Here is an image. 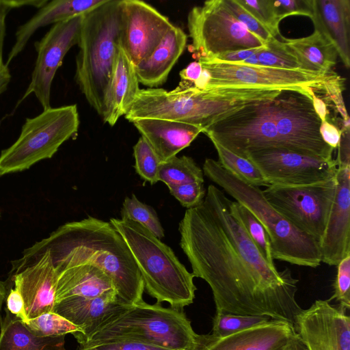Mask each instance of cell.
<instances>
[{"label": "cell", "mask_w": 350, "mask_h": 350, "mask_svg": "<svg viewBox=\"0 0 350 350\" xmlns=\"http://www.w3.org/2000/svg\"><path fill=\"white\" fill-rule=\"evenodd\" d=\"M178 230L192 273L210 286L216 312L267 317L295 327L303 310L296 300L299 280L288 267L279 271L265 259L236 201L209 185L202 203L185 211Z\"/></svg>", "instance_id": "obj_1"}, {"label": "cell", "mask_w": 350, "mask_h": 350, "mask_svg": "<svg viewBox=\"0 0 350 350\" xmlns=\"http://www.w3.org/2000/svg\"><path fill=\"white\" fill-rule=\"evenodd\" d=\"M49 250L55 265L91 264L111 279L117 297L128 306L143 301L144 283L121 234L110 222L88 217L59 227L27 249L23 257Z\"/></svg>", "instance_id": "obj_2"}, {"label": "cell", "mask_w": 350, "mask_h": 350, "mask_svg": "<svg viewBox=\"0 0 350 350\" xmlns=\"http://www.w3.org/2000/svg\"><path fill=\"white\" fill-rule=\"evenodd\" d=\"M280 90L221 88L210 90L140 89L129 112L131 122L153 118L183 122L202 131L251 103L270 100Z\"/></svg>", "instance_id": "obj_3"}, {"label": "cell", "mask_w": 350, "mask_h": 350, "mask_svg": "<svg viewBox=\"0 0 350 350\" xmlns=\"http://www.w3.org/2000/svg\"><path fill=\"white\" fill-rule=\"evenodd\" d=\"M202 171L261 223L269 236L273 259L312 268L321 264L319 242L273 208L259 187L244 182L213 159H205Z\"/></svg>", "instance_id": "obj_4"}, {"label": "cell", "mask_w": 350, "mask_h": 350, "mask_svg": "<svg viewBox=\"0 0 350 350\" xmlns=\"http://www.w3.org/2000/svg\"><path fill=\"white\" fill-rule=\"evenodd\" d=\"M109 222L128 245L141 274L144 290L157 303L181 310L193 302L194 276L172 250L139 224L111 218Z\"/></svg>", "instance_id": "obj_5"}, {"label": "cell", "mask_w": 350, "mask_h": 350, "mask_svg": "<svg viewBox=\"0 0 350 350\" xmlns=\"http://www.w3.org/2000/svg\"><path fill=\"white\" fill-rule=\"evenodd\" d=\"M120 1L106 0L82 15L77 44L75 79L100 116L120 47Z\"/></svg>", "instance_id": "obj_6"}, {"label": "cell", "mask_w": 350, "mask_h": 350, "mask_svg": "<svg viewBox=\"0 0 350 350\" xmlns=\"http://www.w3.org/2000/svg\"><path fill=\"white\" fill-rule=\"evenodd\" d=\"M198 336L181 310L142 301L127 306L112 315L78 343L120 337L171 350H191L196 344Z\"/></svg>", "instance_id": "obj_7"}, {"label": "cell", "mask_w": 350, "mask_h": 350, "mask_svg": "<svg viewBox=\"0 0 350 350\" xmlns=\"http://www.w3.org/2000/svg\"><path fill=\"white\" fill-rule=\"evenodd\" d=\"M79 117L76 105L49 107L26 118L18 139L0 154V176L29 169L51 159L67 140L77 135Z\"/></svg>", "instance_id": "obj_8"}, {"label": "cell", "mask_w": 350, "mask_h": 350, "mask_svg": "<svg viewBox=\"0 0 350 350\" xmlns=\"http://www.w3.org/2000/svg\"><path fill=\"white\" fill-rule=\"evenodd\" d=\"M202 72L190 89L210 90L221 88L269 90L318 88L336 72L327 74L252 65L214 62L199 58ZM189 90V89H188Z\"/></svg>", "instance_id": "obj_9"}, {"label": "cell", "mask_w": 350, "mask_h": 350, "mask_svg": "<svg viewBox=\"0 0 350 350\" xmlns=\"http://www.w3.org/2000/svg\"><path fill=\"white\" fill-rule=\"evenodd\" d=\"M187 27L191 51L198 59L266 46L231 14L222 0L206 1L193 7L187 16Z\"/></svg>", "instance_id": "obj_10"}, {"label": "cell", "mask_w": 350, "mask_h": 350, "mask_svg": "<svg viewBox=\"0 0 350 350\" xmlns=\"http://www.w3.org/2000/svg\"><path fill=\"white\" fill-rule=\"evenodd\" d=\"M336 188L335 176L303 185H269L262 190L271 205L319 243L325 229Z\"/></svg>", "instance_id": "obj_11"}, {"label": "cell", "mask_w": 350, "mask_h": 350, "mask_svg": "<svg viewBox=\"0 0 350 350\" xmlns=\"http://www.w3.org/2000/svg\"><path fill=\"white\" fill-rule=\"evenodd\" d=\"M246 159L260 170L269 185H303L335 176L334 159L310 156L284 148H267L249 153Z\"/></svg>", "instance_id": "obj_12"}, {"label": "cell", "mask_w": 350, "mask_h": 350, "mask_svg": "<svg viewBox=\"0 0 350 350\" xmlns=\"http://www.w3.org/2000/svg\"><path fill=\"white\" fill-rule=\"evenodd\" d=\"M82 15L52 25L34 46L37 53L31 80L16 107L34 94L42 107H51V85L68 51L79 42Z\"/></svg>", "instance_id": "obj_13"}, {"label": "cell", "mask_w": 350, "mask_h": 350, "mask_svg": "<svg viewBox=\"0 0 350 350\" xmlns=\"http://www.w3.org/2000/svg\"><path fill=\"white\" fill-rule=\"evenodd\" d=\"M173 25L144 1H120V45L135 66L150 55Z\"/></svg>", "instance_id": "obj_14"}, {"label": "cell", "mask_w": 350, "mask_h": 350, "mask_svg": "<svg viewBox=\"0 0 350 350\" xmlns=\"http://www.w3.org/2000/svg\"><path fill=\"white\" fill-rule=\"evenodd\" d=\"M295 329L308 350H350V318L347 310L315 300L297 317Z\"/></svg>", "instance_id": "obj_15"}, {"label": "cell", "mask_w": 350, "mask_h": 350, "mask_svg": "<svg viewBox=\"0 0 350 350\" xmlns=\"http://www.w3.org/2000/svg\"><path fill=\"white\" fill-rule=\"evenodd\" d=\"M12 271L14 288L23 299L27 320L53 312L58 275L49 250L22 257Z\"/></svg>", "instance_id": "obj_16"}, {"label": "cell", "mask_w": 350, "mask_h": 350, "mask_svg": "<svg viewBox=\"0 0 350 350\" xmlns=\"http://www.w3.org/2000/svg\"><path fill=\"white\" fill-rule=\"evenodd\" d=\"M336 178L334 199L319 243L321 262L329 265L350 255V166L338 167Z\"/></svg>", "instance_id": "obj_17"}, {"label": "cell", "mask_w": 350, "mask_h": 350, "mask_svg": "<svg viewBox=\"0 0 350 350\" xmlns=\"http://www.w3.org/2000/svg\"><path fill=\"white\" fill-rule=\"evenodd\" d=\"M296 333L291 323L271 321L228 336H198L191 350H282Z\"/></svg>", "instance_id": "obj_18"}, {"label": "cell", "mask_w": 350, "mask_h": 350, "mask_svg": "<svg viewBox=\"0 0 350 350\" xmlns=\"http://www.w3.org/2000/svg\"><path fill=\"white\" fill-rule=\"evenodd\" d=\"M127 306L119 301L116 293H111L96 297L66 299L55 303L53 312L79 327L80 332L72 334L79 342Z\"/></svg>", "instance_id": "obj_19"}, {"label": "cell", "mask_w": 350, "mask_h": 350, "mask_svg": "<svg viewBox=\"0 0 350 350\" xmlns=\"http://www.w3.org/2000/svg\"><path fill=\"white\" fill-rule=\"evenodd\" d=\"M106 0H53L40 8L15 33V41L8 53L6 64L16 57L25 48L36 31L45 26L55 25L83 15Z\"/></svg>", "instance_id": "obj_20"}, {"label": "cell", "mask_w": 350, "mask_h": 350, "mask_svg": "<svg viewBox=\"0 0 350 350\" xmlns=\"http://www.w3.org/2000/svg\"><path fill=\"white\" fill-rule=\"evenodd\" d=\"M139 83L135 65L120 45L103 100L101 117L105 123L113 126L129 112L140 90Z\"/></svg>", "instance_id": "obj_21"}, {"label": "cell", "mask_w": 350, "mask_h": 350, "mask_svg": "<svg viewBox=\"0 0 350 350\" xmlns=\"http://www.w3.org/2000/svg\"><path fill=\"white\" fill-rule=\"evenodd\" d=\"M54 266L58 275L55 303L116 293L111 279L97 266L87 263Z\"/></svg>", "instance_id": "obj_22"}, {"label": "cell", "mask_w": 350, "mask_h": 350, "mask_svg": "<svg viewBox=\"0 0 350 350\" xmlns=\"http://www.w3.org/2000/svg\"><path fill=\"white\" fill-rule=\"evenodd\" d=\"M133 123L161 161L176 156L202 133L197 126L168 120L146 118Z\"/></svg>", "instance_id": "obj_23"}, {"label": "cell", "mask_w": 350, "mask_h": 350, "mask_svg": "<svg viewBox=\"0 0 350 350\" xmlns=\"http://www.w3.org/2000/svg\"><path fill=\"white\" fill-rule=\"evenodd\" d=\"M310 18L314 29L335 47L338 56L347 68L350 67V1L312 0Z\"/></svg>", "instance_id": "obj_24"}, {"label": "cell", "mask_w": 350, "mask_h": 350, "mask_svg": "<svg viewBox=\"0 0 350 350\" xmlns=\"http://www.w3.org/2000/svg\"><path fill=\"white\" fill-rule=\"evenodd\" d=\"M187 40L185 32L173 25L150 55L135 66L139 83L150 88L163 85L183 53Z\"/></svg>", "instance_id": "obj_25"}, {"label": "cell", "mask_w": 350, "mask_h": 350, "mask_svg": "<svg viewBox=\"0 0 350 350\" xmlns=\"http://www.w3.org/2000/svg\"><path fill=\"white\" fill-rule=\"evenodd\" d=\"M280 38L297 58L301 70L327 74L336 64L338 57L336 49L317 30L303 38L290 39L282 35Z\"/></svg>", "instance_id": "obj_26"}, {"label": "cell", "mask_w": 350, "mask_h": 350, "mask_svg": "<svg viewBox=\"0 0 350 350\" xmlns=\"http://www.w3.org/2000/svg\"><path fill=\"white\" fill-rule=\"evenodd\" d=\"M0 327V350H66L65 335L37 336L7 308Z\"/></svg>", "instance_id": "obj_27"}, {"label": "cell", "mask_w": 350, "mask_h": 350, "mask_svg": "<svg viewBox=\"0 0 350 350\" xmlns=\"http://www.w3.org/2000/svg\"><path fill=\"white\" fill-rule=\"evenodd\" d=\"M234 64L252 65L287 70H301L297 58L287 46L276 38L250 57Z\"/></svg>", "instance_id": "obj_28"}, {"label": "cell", "mask_w": 350, "mask_h": 350, "mask_svg": "<svg viewBox=\"0 0 350 350\" xmlns=\"http://www.w3.org/2000/svg\"><path fill=\"white\" fill-rule=\"evenodd\" d=\"M158 180L167 187L193 182L204 183V173L191 157L175 156L161 163Z\"/></svg>", "instance_id": "obj_29"}, {"label": "cell", "mask_w": 350, "mask_h": 350, "mask_svg": "<svg viewBox=\"0 0 350 350\" xmlns=\"http://www.w3.org/2000/svg\"><path fill=\"white\" fill-rule=\"evenodd\" d=\"M211 141L217 152L218 162L226 170L253 186H269L260 170L250 160L235 154L214 140Z\"/></svg>", "instance_id": "obj_30"}, {"label": "cell", "mask_w": 350, "mask_h": 350, "mask_svg": "<svg viewBox=\"0 0 350 350\" xmlns=\"http://www.w3.org/2000/svg\"><path fill=\"white\" fill-rule=\"evenodd\" d=\"M122 219L135 221L158 239L164 237V230L155 211L150 206L140 202L135 194L126 197L121 210Z\"/></svg>", "instance_id": "obj_31"}, {"label": "cell", "mask_w": 350, "mask_h": 350, "mask_svg": "<svg viewBox=\"0 0 350 350\" xmlns=\"http://www.w3.org/2000/svg\"><path fill=\"white\" fill-rule=\"evenodd\" d=\"M271 319L262 316L241 315L216 312L213 319L211 334L217 337H224L264 324Z\"/></svg>", "instance_id": "obj_32"}, {"label": "cell", "mask_w": 350, "mask_h": 350, "mask_svg": "<svg viewBox=\"0 0 350 350\" xmlns=\"http://www.w3.org/2000/svg\"><path fill=\"white\" fill-rule=\"evenodd\" d=\"M24 323L33 334L39 336H66L80 332L79 327L54 312L43 313Z\"/></svg>", "instance_id": "obj_33"}, {"label": "cell", "mask_w": 350, "mask_h": 350, "mask_svg": "<svg viewBox=\"0 0 350 350\" xmlns=\"http://www.w3.org/2000/svg\"><path fill=\"white\" fill-rule=\"evenodd\" d=\"M236 206L239 216L249 237L265 259L271 265H275L270 240L265 228L248 208L237 201Z\"/></svg>", "instance_id": "obj_34"}, {"label": "cell", "mask_w": 350, "mask_h": 350, "mask_svg": "<svg viewBox=\"0 0 350 350\" xmlns=\"http://www.w3.org/2000/svg\"><path fill=\"white\" fill-rule=\"evenodd\" d=\"M133 154L136 172L152 185L157 183L159 168L162 161L142 137L133 146Z\"/></svg>", "instance_id": "obj_35"}, {"label": "cell", "mask_w": 350, "mask_h": 350, "mask_svg": "<svg viewBox=\"0 0 350 350\" xmlns=\"http://www.w3.org/2000/svg\"><path fill=\"white\" fill-rule=\"evenodd\" d=\"M273 37L281 36L279 29L280 21L273 10L272 0H237Z\"/></svg>", "instance_id": "obj_36"}, {"label": "cell", "mask_w": 350, "mask_h": 350, "mask_svg": "<svg viewBox=\"0 0 350 350\" xmlns=\"http://www.w3.org/2000/svg\"><path fill=\"white\" fill-rule=\"evenodd\" d=\"M336 266L334 293L328 300L335 299L338 305L347 311L350 309V255L344 258Z\"/></svg>", "instance_id": "obj_37"}, {"label": "cell", "mask_w": 350, "mask_h": 350, "mask_svg": "<svg viewBox=\"0 0 350 350\" xmlns=\"http://www.w3.org/2000/svg\"><path fill=\"white\" fill-rule=\"evenodd\" d=\"M222 1L226 9L238 21L264 42L266 43L273 38L255 18L237 3V0H222Z\"/></svg>", "instance_id": "obj_38"}, {"label": "cell", "mask_w": 350, "mask_h": 350, "mask_svg": "<svg viewBox=\"0 0 350 350\" xmlns=\"http://www.w3.org/2000/svg\"><path fill=\"white\" fill-rule=\"evenodd\" d=\"M79 345L93 346L98 350H171L120 337H109L92 340Z\"/></svg>", "instance_id": "obj_39"}, {"label": "cell", "mask_w": 350, "mask_h": 350, "mask_svg": "<svg viewBox=\"0 0 350 350\" xmlns=\"http://www.w3.org/2000/svg\"><path fill=\"white\" fill-rule=\"evenodd\" d=\"M204 183L193 182L168 187L170 193L188 208L196 207L204 201L206 190Z\"/></svg>", "instance_id": "obj_40"}, {"label": "cell", "mask_w": 350, "mask_h": 350, "mask_svg": "<svg viewBox=\"0 0 350 350\" xmlns=\"http://www.w3.org/2000/svg\"><path fill=\"white\" fill-rule=\"evenodd\" d=\"M275 15L280 21L294 15L312 17V0H272Z\"/></svg>", "instance_id": "obj_41"}, {"label": "cell", "mask_w": 350, "mask_h": 350, "mask_svg": "<svg viewBox=\"0 0 350 350\" xmlns=\"http://www.w3.org/2000/svg\"><path fill=\"white\" fill-rule=\"evenodd\" d=\"M11 10H6L0 14V95L8 88L11 80L8 65L3 60V45L6 35V17Z\"/></svg>", "instance_id": "obj_42"}, {"label": "cell", "mask_w": 350, "mask_h": 350, "mask_svg": "<svg viewBox=\"0 0 350 350\" xmlns=\"http://www.w3.org/2000/svg\"><path fill=\"white\" fill-rule=\"evenodd\" d=\"M202 67L198 61L191 62L180 72V81L175 88L176 90H185L191 88L200 77Z\"/></svg>", "instance_id": "obj_43"}, {"label": "cell", "mask_w": 350, "mask_h": 350, "mask_svg": "<svg viewBox=\"0 0 350 350\" xmlns=\"http://www.w3.org/2000/svg\"><path fill=\"white\" fill-rule=\"evenodd\" d=\"M319 132L323 142L334 150L339 146L342 129L338 125L327 120L321 121Z\"/></svg>", "instance_id": "obj_44"}, {"label": "cell", "mask_w": 350, "mask_h": 350, "mask_svg": "<svg viewBox=\"0 0 350 350\" xmlns=\"http://www.w3.org/2000/svg\"><path fill=\"white\" fill-rule=\"evenodd\" d=\"M260 47L234 51H229L221 53L212 58L204 59L214 62L237 64L254 54L260 49Z\"/></svg>", "instance_id": "obj_45"}, {"label": "cell", "mask_w": 350, "mask_h": 350, "mask_svg": "<svg viewBox=\"0 0 350 350\" xmlns=\"http://www.w3.org/2000/svg\"><path fill=\"white\" fill-rule=\"evenodd\" d=\"M7 309L23 322L27 317L25 312L24 301L21 293L16 288H10L6 297Z\"/></svg>", "instance_id": "obj_46"}, {"label": "cell", "mask_w": 350, "mask_h": 350, "mask_svg": "<svg viewBox=\"0 0 350 350\" xmlns=\"http://www.w3.org/2000/svg\"><path fill=\"white\" fill-rule=\"evenodd\" d=\"M282 350H308L304 342L296 332Z\"/></svg>", "instance_id": "obj_47"}, {"label": "cell", "mask_w": 350, "mask_h": 350, "mask_svg": "<svg viewBox=\"0 0 350 350\" xmlns=\"http://www.w3.org/2000/svg\"><path fill=\"white\" fill-rule=\"evenodd\" d=\"M8 291L5 282L0 281V312L1 310L2 304L5 299H6L8 294Z\"/></svg>", "instance_id": "obj_48"}, {"label": "cell", "mask_w": 350, "mask_h": 350, "mask_svg": "<svg viewBox=\"0 0 350 350\" xmlns=\"http://www.w3.org/2000/svg\"><path fill=\"white\" fill-rule=\"evenodd\" d=\"M12 0H0V14L6 10H13Z\"/></svg>", "instance_id": "obj_49"}, {"label": "cell", "mask_w": 350, "mask_h": 350, "mask_svg": "<svg viewBox=\"0 0 350 350\" xmlns=\"http://www.w3.org/2000/svg\"><path fill=\"white\" fill-rule=\"evenodd\" d=\"M75 350H98L95 347L89 345H79Z\"/></svg>", "instance_id": "obj_50"}]
</instances>
